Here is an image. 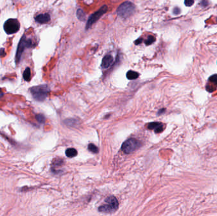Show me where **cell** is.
Here are the masks:
<instances>
[{
	"mask_svg": "<svg viewBox=\"0 0 217 216\" xmlns=\"http://www.w3.org/2000/svg\"><path fill=\"white\" fill-rule=\"evenodd\" d=\"M135 10V7L134 4L129 1H126L123 3L118 7L117 13L118 15L122 18H128L133 15Z\"/></svg>",
	"mask_w": 217,
	"mask_h": 216,
	"instance_id": "3957f363",
	"label": "cell"
},
{
	"mask_svg": "<svg viewBox=\"0 0 217 216\" xmlns=\"http://www.w3.org/2000/svg\"><path fill=\"white\" fill-rule=\"evenodd\" d=\"M148 128L151 130H154L156 133L163 131V125L159 123H151L148 125Z\"/></svg>",
	"mask_w": 217,
	"mask_h": 216,
	"instance_id": "8fae6325",
	"label": "cell"
},
{
	"mask_svg": "<svg viewBox=\"0 0 217 216\" xmlns=\"http://www.w3.org/2000/svg\"><path fill=\"white\" fill-rule=\"evenodd\" d=\"M20 29V23L17 19H10L5 22L4 30L7 34H13Z\"/></svg>",
	"mask_w": 217,
	"mask_h": 216,
	"instance_id": "5b68a950",
	"label": "cell"
},
{
	"mask_svg": "<svg viewBox=\"0 0 217 216\" xmlns=\"http://www.w3.org/2000/svg\"><path fill=\"white\" fill-rule=\"evenodd\" d=\"M33 42L31 39H27L26 36H23V37L21 38V41L19 42V46L17 50L16 53V57H15V61L16 64H17L21 60V56L22 53L24 52V50L27 49V48H29L31 46H33Z\"/></svg>",
	"mask_w": 217,
	"mask_h": 216,
	"instance_id": "277c9868",
	"label": "cell"
},
{
	"mask_svg": "<svg viewBox=\"0 0 217 216\" xmlns=\"http://www.w3.org/2000/svg\"><path fill=\"white\" fill-rule=\"evenodd\" d=\"M76 15L78 19L81 21H84L86 19V15L83 10L78 9L76 12Z\"/></svg>",
	"mask_w": 217,
	"mask_h": 216,
	"instance_id": "9a60e30c",
	"label": "cell"
},
{
	"mask_svg": "<svg viewBox=\"0 0 217 216\" xmlns=\"http://www.w3.org/2000/svg\"><path fill=\"white\" fill-rule=\"evenodd\" d=\"M155 41V38L153 36H150L148 37V38L147 39V40L145 41V44L146 45H151L153 43V42Z\"/></svg>",
	"mask_w": 217,
	"mask_h": 216,
	"instance_id": "ac0fdd59",
	"label": "cell"
},
{
	"mask_svg": "<svg viewBox=\"0 0 217 216\" xmlns=\"http://www.w3.org/2000/svg\"><path fill=\"white\" fill-rule=\"evenodd\" d=\"M119 207V203L115 197L111 196L107 198L105 200V203L102 205L99 208L98 210L99 212L102 213H106V214H110L116 211Z\"/></svg>",
	"mask_w": 217,
	"mask_h": 216,
	"instance_id": "7a4b0ae2",
	"label": "cell"
},
{
	"mask_svg": "<svg viewBox=\"0 0 217 216\" xmlns=\"http://www.w3.org/2000/svg\"><path fill=\"white\" fill-rule=\"evenodd\" d=\"M29 90L33 98L38 101H44L50 92V89L47 85L34 86L30 88Z\"/></svg>",
	"mask_w": 217,
	"mask_h": 216,
	"instance_id": "6da1fadb",
	"label": "cell"
},
{
	"mask_svg": "<svg viewBox=\"0 0 217 216\" xmlns=\"http://www.w3.org/2000/svg\"><path fill=\"white\" fill-rule=\"evenodd\" d=\"M142 42V39H141V38H140V39H137V40H136V41H135V44H136V45H137V44H140L141 43V42Z\"/></svg>",
	"mask_w": 217,
	"mask_h": 216,
	"instance_id": "44dd1931",
	"label": "cell"
},
{
	"mask_svg": "<svg viewBox=\"0 0 217 216\" xmlns=\"http://www.w3.org/2000/svg\"><path fill=\"white\" fill-rule=\"evenodd\" d=\"M5 55V50L3 49V48H1V49H0V56H4Z\"/></svg>",
	"mask_w": 217,
	"mask_h": 216,
	"instance_id": "ffe728a7",
	"label": "cell"
},
{
	"mask_svg": "<svg viewBox=\"0 0 217 216\" xmlns=\"http://www.w3.org/2000/svg\"><path fill=\"white\" fill-rule=\"evenodd\" d=\"M180 12V10L179 8H175L174 9V13L175 14H179Z\"/></svg>",
	"mask_w": 217,
	"mask_h": 216,
	"instance_id": "7402d4cb",
	"label": "cell"
},
{
	"mask_svg": "<svg viewBox=\"0 0 217 216\" xmlns=\"http://www.w3.org/2000/svg\"><path fill=\"white\" fill-rule=\"evenodd\" d=\"M194 0H185L184 1L185 6L187 7H191L192 5L194 4Z\"/></svg>",
	"mask_w": 217,
	"mask_h": 216,
	"instance_id": "d6986e66",
	"label": "cell"
},
{
	"mask_svg": "<svg viewBox=\"0 0 217 216\" xmlns=\"http://www.w3.org/2000/svg\"><path fill=\"white\" fill-rule=\"evenodd\" d=\"M35 20L39 24H46L50 21V16L48 13L40 14L36 17Z\"/></svg>",
	"mask_w": 217,
	"mask_h": 216,
	"instance_id": "30bf717a",
	"label": "cell"
},
{
	"mask_svg": "<svg viewBox=\"0 0 217 216\" xmlns=\"http://www.w3.org/2000/svg\"><path fill=\"white\" fill-rule=\"evenodd\" d=\"M36 119L39 123L43 124L45 122V117L42 114H38L36 115Z\"/></svg>",
	"mask_w": 217,
	"mask_h": 216,
	"instance_id": "e0dca14e",
	"label": "cell"
},
{
	"mask_svg": "<svg viewBox=\"0 0 217 216\" xmlns=\"http://www.w3.org/2000/svg\"><path fill=\"white\" fill-rule=\"evenodd\" d=\"M209 82L211 83V85L208 84L206 86V89L208 91L212 92L217 86V75L215 74L213 76H211L209 79Z\"/></svg>",
	"mask_w": 217,
	"mask_h": 216,
	"instance_id": "ba28073f",
	"label": "cell"
},
{
	"mask_svg": "<svg viewBox=\"0 0 217 216\" xmlns=\"http://www.w3.org/2000/svg\"><path fill=\"white\" fill-rule=\"evenodd\" d=\"M140 146V142L133 138L128 139L122 144L121 149L126 154L131 153L138 149Z\"/></svg>",
	"mask_w": 217,
	"mask_h": 216,
	"instance_id": "8992f818",
	"label": "cell"
},
{
	"mask_svg": "<svg viewBox=\"0 0 217 216\" xmlns=\"http://www.w3.org/2000/svg\"><path fill=\"white\" fill-rule=\"evenodd\" d=\"M113 62L114 59L111 55H106L102 60V67L104 69H108V68L111 67V65L113 64Z\"/></svg>",
	"mask_w": 217,
	"mask_h": 216,
	"instance_id": "9c48e42d",
	"label": "cell"
},
{
	"mask_svg": "<svg viewBox=\"0 0 217 216\" xmlns=\"http://www.w3.org/2000/svg\"><path fill=\"white\" fill-rule=\"evenodd\" d=\"M88 148L90 152H92L94 153H97L98 152V149L97 146H96L94 144H90L88 145Z\"/></svg>",
	"mask_w": 217,
	"mask_h": 216,
	"instance_id": "2e32d148",
	"label": "cell"
},
{
	"mask_svg": "<svg viewBox=\"0 0 217 216\" xmlns=\"http://www.w3.org/2000/svg\"><path fill=\"white\" fill-rule=\"evenodd\" d=\"M108 10V8L106 5H104L102 7H101L99 10L97 11L95 13L90 17V18L88 19V21H87L86 25V30H88L90 29V27H92V25L95 23L98 19H99L101 17H102L104 14H105Z\"/></svg>",
	"mask_w": 217,
	"mask_h": 216,
	"instance_id": "52a82bcc",
	"label": "cell"
},
{
	"mask_svg": "<svg viewBox=\"0 0 217 216\" xmlns=\"http://www.w3.org/2000/svg\"><path fill=\"white\" fill-rule=\"evenodd\" d=\"M139 74L133 70H129L127 74H126V77H127V78L129 79V80H134V79H136L139 78Z\"/></svg>",
	"mask_w": 217,
	"mask_h": 216,
	"instance_id": "7c38bea8",
	"label": "cell"
},
{
	"mask_svg": "<svg viewBox=\"0 0 217 216\" xmlns=\"http://www.w3.org/2000/svg\"><path fill=\"white\" fill-rule=\"evenodd\" d=\"M66 155H67V157L69 158H72L76 157V156L78 155V152L76 149L70 148H68L66 150Z\"/></svg>",
	"mask_w": 217,
	"mask_h": 216,
	"instance_id": "4fadbf2b",
	"label": "cell"
},
{
	"mask_svg": "<svg viewBox=\"0 0 217 216\" xmlns=\"http://www.w3.org/2000/svg\"><path fill=\"white\" fill-rule=\"evenodd\" d=\"M31 69L29 67H27L26 69V70H24V72L23 73V78L26 81H29L31 80Z\"/></svg>",
	"mask_w": 217,
	"mask_h": 216,
	"instance_id": "5bb4252c",
	"label": "cell"
},
{
	"mask_svg": "<svg viewBox=\"0 0 217 216\" xmlns=\"http://www.w3.org/2000/svg\"><path fill=\"white\" fill-rule=\"evenodd\" d=\"M3 95H4L3 92L2 91L1 89V88H0V98H1V97H3Z\"/></svg>",
	"mask_w": 217,
	"mask_h": 216,
	"instance_id": "603a6c76",
	"label": "cell"
}]
</instances>
